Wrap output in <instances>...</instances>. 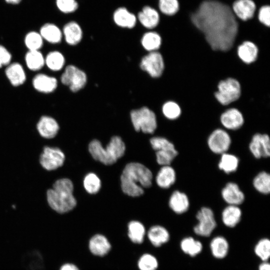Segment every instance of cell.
Here are the masks:
<instances>
[{"label":"cell","instance_id":"cell-9","mask_svg":"<svg viewBox=\"0 0 270 270\" xmlns=\"http://www.w3.org/2000/svg\"><path fill=\"white\" fill-rule=\"evenodd\" d=\"M65 159V154L60 148L45 146L40 155L39 163L44 170L52 171L62 166Z\"/></svg>","mask_w":270,"mask_h":270},{"label":"cell","instance_id":"cell-17","mask_svg":"<svg viewBox=\"0 0 270 270\" xmlns=\"http://www.w3.org/2000/svg\"><path fill=\"white\" fill-rule=\"evenodd\" d=\"M222 196L223 200L228 205L238 206L244 200V194L240 190L238 186L233 182L226 184L222 190Z\"/></svg>","mask_w":270,"mask_h":270},{"label":"cell","instance_id":"cell-43","mask_svg":"<svg viewBox=\"0 0 270 270\" xmlns=\"http://www.w3.org/2000/svg\"><path fill=\"white\" fill-rule=\"evenodd\" d=\"M152 148L156 150H176L174 144L165 138L154 136L150 140Z\"/></svg>","mask_w":270,"mask_h":270},{"label":"cell","instance_id":"cell-20","mask_svg":"<svg viewBox=\"0 0 270 270\" xmlns=\"http://www.w3.org/2000/svg\"><path fill=\"white\" fill-rule=\"evenodd\" d=\"M210 250L212 256L218 260H222L226 257L230 250V244L224 236H216L210 242Z\"/></svg>","mask_w":270,"mask_h":270},{"label":"cell","instance_id":"cell-25","mask_svg":"<svg viewBox=\"0 0 270 270\" xmlns=\"http://www.w3.org/2000/svg\"><path fill=\"white\" fill-rule=\"evenodd\" d=\"M242 216V210L238 206L228 205L222 212V222L226 226L233 228L240 222Z\"/></svg>","mask_w":270,"mask_h":270},{"label":"cell","instance_id":"cell-47","mask_svg":"<svg viewBox=\"0 0 270 270\" xmlns=\"http://www.w3.org/2000/svg\"><path fill=\"white\" fill-rule=\"evenodd\" d=\"M12 54L3 46L0 44V62L2 66H8L10 64Z\"/></svg>","mask_w":270,"mask_h":270},{"label":"cell","instance_id":"cell-39","mask_svg":"<svg viewBox=\"0 0 270 270\" xmlns=\"http://www.w3.org/2000/svg\"><path fill=\"white\" fill-rule=\"evenodd\" d=\"M24 42L28 50H40L43 46L44 40L39 32L30 31L26 34Z\"/></svg>","mask_w":270,"mask_h":270},{"label":"cell","instance_id":"cell-18","mask_svg":"<svg viewBox=\"0 0 270 270\" xmlns=\"http://www.w3.org/2000/svg\"><path fill=\"white\" fill-rule=\"evenodd\" d=\"M32 84L36 90L44 94L53 92L58 86L56 78L44 74L36 75L32 79Z\"/></svg>","mask_w":270,"mask_h":270},{"label":"cell","instance_id":"cell-11","mask_svg":"<svg viewBox=\"0 0 270 270\" xmlns=\"http://www.w3.org/2000/svg\"><path fill=\"white\" fill-rule=\"evenodd\" d=\"M232 142L228 131L223 128H217L211 132L208 138V146L210 150L216 154L226 152Z\"/></svg>","mask_w":270,"mask_h":270},{"label":"cell","instance_id":"cell-42","mask_svg":"<svg viewBox=\"0 0 270 270\" xmlns=\"http://www.w3.org/2000/svg\"><path fill=\"white\" fill-rule=\"evenodd\" d=\"M158 266V263L156 258L148 254L142 255L138 262L140 270H156Z\"/></svg>","mask_w":270,"mask_h":270},{"label":"cell","instance_id":"cell-44","mask_svg":"<svg viewBox=\"0 0 270 270\" xmlns=\"http://www.w3.org/2000/svg\"><path fill=\"white\" fill-rule=\"evenodd\" d=\"M178 154L176 149L156 151V162L162 166L170 165Z\"/></svg>","mask_w":270,"mask_h":270},{"label":"cell","instance_id":"cell-33","mask_svg":"<svg viewBox=\"0 0 270 270\" xmlns=\"http://www.w3.org/2000/svg\"><path fill=\"white\" fill-rule=\"evenodd\" d=\"M218 166L226 174H230L236 170L239 164V160L234 154L224 153L221 154Z\"/></svg>","mask_w":270,"mask_h":270},{"label":"cell","instance_id":"cell-41","mask_svg":"<svg viewBox=\"0 0 270 270\" xmlns=\"http://www.w3.org/2000/svg\"><path fill=\"white\" fill-rule=\"evenodd\" d=\"M83 184L86 190L90 194L98 193L102 185L98 176L93 172H90L84 176Z\"/></svg>","mask_w":270,"mask_h":270},{"label":"cell","instance_id":"cell-15","mask_svg":"<svg viewBox=\"0 0 270 270\" xmlns=\"http://www.w3.org/2000/svg\"><path fill=\"white\" fill-rule=\"evenodd\" d=\"M36 128L40 136L46 139L54 138L60 130L56 120L48 116H41L36 124Z\"/></svg>","mask_w":270,"mask_h":270},{"label":"cell","instance_id":"cell-28","mask_svg":"<svg viewBox=\"0 0 270 270\" xmlns=\"http://www.w3.org/2000/svg\"><path fill=\"white\" fill-rule=\"evenodd\" d=\"M180 248L182 252L192 258L200 254L203 250L202 242L191 236L182 238L180 242Z\"/></svg>","mask_w":270,"mask_h":270},{"label":"cell","instance_id":"cell-45","mask_svg":"<svg viewBox=\"0 0 270 270\" xmlns=\"http://www.w3.org/2000/svg\"><path fill=\"white\" fill-rule=\"evenodd\" d=\"M58 10L64 14H71L77 10L78 4L76 0H56Z\"/></svg>","mask_w":270,"mask_h":270},{"label":"cell","instance_id":"cell-32","mask_svg":"<svg viewBox=\"0 0 270 270\" xmlns=\"http://www.w3.org/2000/svg\"><path fill=\"white\" fill-rule=\"evenodd\" d=\"M25 62L28 68L32 71L40 70L45 64L44 58L40 50H28L25 56Z\"/></svg>","mask_w":270,"mask_h":270},{"label":"cell","instance_id":"cell-35","mask_svg":"<svg viewBox=\"0 0 270 270\" xmlns=\"http://www.w3.org/2000/svg\"><path fill=\"white\" fill-rule=\"evenodd\" d=\"M145 228L138 221L132 220L128 224V236L134 243L140 244L142 242L145 235Z\"/></svg>","mask_w":270,"mask_h":270},{"label":"cell","instance_id":"cell-26","mask_svg":"<svg viewBox=\"0 0 270 270\" xmlns=\"http://www.w3.org/2000/svg\"><path fill=\"white\" fill-rule=\"evenodd\" d=\"M176 180L175 170L170 165L162 166L156 177L157 185L162 188H170L175 182Z\"/></svg>","mask_w":270,"mask_h":270},{"label":"cell","instance_id":"cell-10","mask_svg":"<svg viewBox=\"0 0 270 270\" xmlns=\"http://www.w3.org/2000/svg\"><path fill=\"white\" fill-rule=\"evenodd\" d=\"M140 66L142 70L154 78L161 77L165 68L163 56L159 51L148 52L142 57Z\"/></svg>","mask_w":270,"mask_h":270},{"label":"cell","instance_id":"cell-36","mask_svg":"<svg viewBox=\"0 0 270 270\" xmlns=\"http://www.w3.org/2000/svg\"><path fill=\"white\" fill-rule=\"evenodd\" d=\"M254 188L259 192L268 194L270 192V175L266 172H259L252 182Z\"/></svg>","mask_w":270,"mask_h":270},{"label":"cell","instance_id":"cell-2","mask_svg":"<svg viewBox=\"0 0 270 270\" xmlns=\"http://www.w3.org/2000/svg\"><path fill=\"white\" fill-rule=\"evenodd\" d=\"M152 174L144 164L130 162L124 167L120 176L121 188L126 194L136 197L142 195L144 188L152 184Z\"/></svg>","mask_w":270,"mask_h":270},{"label":"cell","instance_id":"cell-37","mask_svg":"<svg viewBox=\"0 0 270 270\" xmlns=\"http://www.w3.org/2000/svg\"><path fill=\"white\" fill-rule=\"evenodd\" d=\"M161 110L164 117L170 120L178 119L182 113L179 104L172 100L164 102L162 106Z\"/></svg>","mask_w":270,"mask_h":270},{"label":"cell","instance_id":"cell-27","mask_svg":"<svg viewBox=\"0 0 270 270\" xmlns=\"http://www.w3.org/2000/svg\"><path fill=\"white\" fill-rule=\"evenodd\" d=\"M39 32L44 40L52 44L60 42L63 36L62 30L58 26L50 22L43 24Z\"/></svg>","mask_w":270,"mask_h":270},{"label":"cell","instance_id":"cell-50","mask_svg":"<svg viewBox=\"0 0 270 270\" xmlns=\"http://www.w3.org/2000/svg\"><path fill=\"white\" fill-rule=\"evenodd\" d=\"M5 2L11 4H17L20 3L22 0H4Z\"/></svg>","mask_w":270,"mask_h":270},{"label":"cell","instance_id":"cell-12","mask_svg":"<svg viewBox=\"0 0 270 270\" xmlns=\"http://www.w3.org/2000/svg\"><path fill=\"white\" fill-rule=\"evenodd\" d=\"M220 121L224 129L227 131H236L244 126V120L240 110L232 107L226 110L220 116Z\"/></svg>","mask_w":270,"mask_h":270},{"label":"cell","instance_id":"cell-8","mask_svg":"<svg viewBox=\"0 0 270 270\" xmlns=\"http://www.w3.org/2000/svg\"><path fill=\"white\" fill-rule=\"evenodd\" d=\"M61 82L69 87L74 92L84 88L87 82V76L82 70L72 64L66 66L60 76Z\"/></svg>","mask_w":270,"mask_h":270},{"label":"cell","instance_id":"cell-48","mask_svg":"<svg viewBox=\"0 0 270 270\" xmlns=\"http://www.w3.org/2000/svg\"><path fill=\"white\" fill-rule=\"evenodd\" d=\"M60 270H79L74 264H66L60 268Z\"/></svg>","mask_w":270,"mask_h":270},{"label":"cell","instance_id":"cell-13","mask_svg":"<svg viewBox=\"0 0 270 270\" xmlns=\"http://www.w3.org/2000/svg\"><path fill=\"white\" fill-rule=\"evenodd\" d=\"M249 148L252 154L256 158H267L270 156V140L266 133L256 132L251 139Z\"/></svg>","mask_w":270,"mask_h":270},{"label":"cell","instance_id":"cell-29","mask_svg":"<svg viewBox=\"0 0 270 270\" xmlns=\"http://www.w3.org/2000/svg\"><path fill=\"white\" fill-rule=\"evenodd\" d=\"M148 236L153 246L159 247L168 242L170 239V234L164 227L156 225L152 226L148 232Z\"/></svg>","mask_w":270,"mask_h":270},{"label":"cell","instance_id":"cell-3","mask_svg":"<svg viewBox=\"0 0 270 270\" xmlns=\"http://www.w3.org/2000/svg\"><path fill=\"white\" fill-rule=\"evenodd\" d=\"M74 187L72 181L68 178L56 180L52 187L46 192V202L50 207L60 214L68 212L76 206L74 196Z\"/></svg>","mask_w":270,"mask_h":270},{"label":"cell","instance_id":"cell-38","mask_svg":"<svg viewBox=\"0 0 270 270\" xmlns=\"http://www.w3.org/2000/svg\"><path fill=\"white\" fill-rule=\"evenodd\" d=\"M255 255L262 261H268L270 257V240L268 238L260 239L254 248Z\"/></svg>","mask_w":270,"mask_h":270},{"label":"cell","instance_id":"cell-40","mask_svg":"<svg viewBox=\"0 0 270 270\" xmlns=\"http://www.w3.org/2000/svg\"><path fill=\"white\" fill-rule=\"evenodd\" d=\"M158 6L161 14L168 16L175 15L180 9L178 0H158Z\"/></svg>","mask_w":270,"mask_h":270},{"label":"cell","instance_id":"cell-24","mask_svg":"<svg viewBox=\"0 0 270 270\" xmlns=\"http://www.w3.org/2000/svg\"><path fill=\"white\" fill-rule=\"evenodd\" d=\"M169 206L176 214H182L189 208L190 201L187 195L179 190L174 192L169 201Z\"/></svg>","mask_w":270,"mask_h":270},{"label":"cell","instance_id":"cell-14","mask_svg":"<svg viewBox=\"0 0 270 270\" xmlns=\"http://www.w3.org/2000/svg\"><path fill=\"white\" fill-rule=\"evenodd\" d=\"M231 8L236 16L242 22L252 19L257 14L258 8L252 0H234Z\"/></svg>","mask_w":270,"mask_h":270},{"label":"cell","instance_id":"cell-1","mask_svg":"<svg viewBox=\"0 0 270 270\" xmlns=\"http://www.w3.org/2000/svg\"><path fill=\"white\" fill-rule=\"evenodd\" d=\"M190 19L214 50L226 52L242 43L238 38L240 20L228 4L205 0L192 14Z\"/></svg>","mask_w":270,"mask_h":270},{"label":"cell","instance_id":"cell-16","mask_svg":"<svg viewBox=\"0 0 270 270\" xmlns=\"http://www.w3.org/2000/svg\"><path fill=\"white\" fill-rule=\"evenodd\" d=\"M140 23L148 30H154L159 26L160 15L158 11L154 8L146 6L138 14Z\"/></svg>","mask_w":270,"mask_h":270},{"label":"cell","instance_id":"cell-4","mask_svg":"<svg viewBox=\"0 0 270 270\" xmlns=\"http://www.w3.org/2000/svg\"><path fill=\"white\" fill-rule=\"evenodd\" d=\"M92 157L105 165H110L124 154L126 146L118 136H114L106 148H104L98 140H92L88 146Z\"/></svg>","mask_w":270,"mask_h":270},{"label":"cell","instance_id":"cell-21","mask_svg":"<svg viewBox=\"0 0 270 270\" xmlns=\"http://www.w3.org/2000/svg\"><path fill=\"white\" fill-rule=\"evenodd\" d=\"M62 36L66 42L70 46L78 44L82 38V30L80 24L74 21L66 23L64 26Z\"/></svg>","mask_w":270,"mask_h":270},{"label":"cell","instance_id":"cell-34","mask_svg":"<svg viewBox=\"0 0 270 270\" xmlns=\"http://www.w3.org/2000/svg\"><path fill=\"white\" fill-rule=\"evenodd\" d=\"M45 64L52 71H58L62 68L65 64V58L62 53L52 51L44 58Z\"/></svg>","mask_w":270,"mask_h":270},{"label":"cell","instance_id":"cell-46","mask_svg":"<svg viewBox=\"0 0 270 270\" xmlns=\"http://www.w3.org/2000/svg\"><path fill=\"white\" fill-rule=\"evenodd\" d=\"M257 18L261 24L270 28V5L260 6L257 11Z\"/></svg>","mask_w":270,"mask_h":270},{"label":"cell","instance_id":"cell-30","mask_svg":"<svg viewBox=\"0 0 270 270\" xmlns=\"http://www.w3.org/2000/svg\"><path fill=\"white\" fill-rule=\"evenodd\" d=\"M110 244L103 235L97 234L94 236L89 242V248L94 255L103 256L107 254L110 249Z\"/></svg>","mask_w":270,"mask_h":270},{"label":"cell","instance_id":"cell-5","mask_svg":"<svg viewBox=\"0 0 270 270\" xmlns=\"http://www.w3.org/2000/svg\"><path fill=\"white\" fill-rule=\"evenodd\" d=\"M130 118L134 128L136 132L153 134L158 127L156 113L146 106L134 110L130 112Z\"/></svg>","mask_w":270,"mask_h":270},{"label":"cell","instance_id":"cell-19","mask_svg":"<svg viewBox=\"0 0 270 270\" xmlns=\"http://www.w3.org/2000/svg\"><path fill=\"white\" fill-rule=\"evenodd\" d=\"M236 52L238 58L242 62L250 64L256 60L258 50L254 43L246 40L238 46Z\"/></svg>","mask_w":270,"mask_h":270},{"label":"cell","instance_id":"cell-23","mask_svg":"<svg viewBox=\"0 0 270 270\" xmlns=\"http://www.w3.org/2000/svg\"><path fill=\"white\" fill-rule=\"evenodd\" d=\"M113 20L118 26L128 28H134L137 22L136 16L124 7L118 8L114 11Z\"/></svg>","mask_w":270,"mask_h":270},{"label":"cell","instance_id":"cell-6","mask_svg":"<svg viewBox=\"0 0 270 270\" xmlns=\"http://www.w3.org/2000/svg\"><path fill=\"white\" fill-rule=\"evenodd\" d=\"M240 94V82L235 78H228L218 82L214 97L220 104L228 106L236 102Z\"/></svg>","mask_w":270,"mask_h":270},{"label":"cell","instance_id":"cell-22","mask_svg":"<svg viewBox=\"0 0 270 270\" xmlns=\"http://www.w3.org/2000/svg\"><path fill=\"white\" fill-rule=\"evenodd\" d=\"M5 74L14 86L22 85L26 80V74L22 66L18 62L10 63L5 70Z\"/></svg>","mask_w":270,"mask_h":270},{"label":"cell","instance_id":"cell-7","mask_svg":"<svg viewBox=\"0 0 270 270\" xmlns=\"http://www.w3.org/2000/svg\"><path fill=\"white\" fill-rule=\"evenodd\" d=\"M198 224L194 227V233L201 237H209L216 227L212 210L208 207L202 208L196 214Z\"/></svg>","mask_w":270,"mask_h":270},{"label":"cell","instance_id":"cell-31","mask_svg":"<svg viewBox=\"0 0 270 270\" xmlns=\"http://www.w3.org/2000/svg\"><path fill=\"white\" fill-rule=\"evenodd\" d=\"M162 38L156 31H148L142 36L141 44L144 49L148 52L158 51L162 44Z\"/></svg>","mask_w":270,"mask_h":270},{"label":"cell","instance_id":"cell-49","mask_svg":"<svg viewBox=\"0 0 270 270\" xmlns=\"http://www.w3.org/2000/svg\"><path fill=\"white\" fill-rule=\"evenodd\" d=\"M258 270H270V264L268 261L262 262L258 265Z\"/></svg>","mask_w":270,"mask_h":270}]
</instances>
